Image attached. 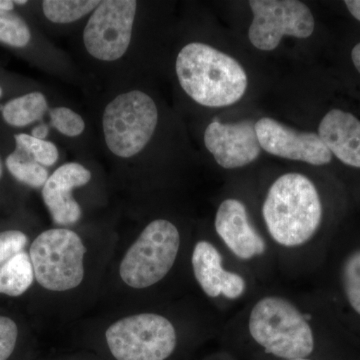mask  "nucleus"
Returning a JSON list of instances; mask_svg holds the SVG:
<instances>
[{
	"label": "nucleus",
	"instance_id": "nucleus-1",
	"mask_svg": "<svg viewBox=\"0 0 360 360\" xmlns=\"http://www.w3.org/2000/svg\"><path fill=\"white\" fill-rule=\"evenodd\" d=\"M175 70L187 96L206 108L238 103L248 89V75L238 60L200 42L180 51Z\"/></svg>",
	"mask_w": 360,
	"mask_h": 360
},
{
	"label": "nucleus",
	"instance_id": "nucleus-2",
	"mask_svg": "<svg viewBox=\"0 0 360 360\" xmlns=\"http://www.w3.org/2000/svg\"><path fill=\"white\" fill-rule=\"evenodd\" d=\"M262 215L276 243L297 248L309 243L321 227V196L314 182L304 175L283 174L270 186Z\"/></svg>",
	"mask_w": 360,
	"mask_h": 360
},
{
	"label": "nucleus",
	"instance_id": "nucleus-3",
	"mask_svg": "<svg viewBox=\"0 0 360 360\" xmlns=\"http://www.w3.org/2000/svg\"><path fill=\"white\" fill-rule=\"evenodd\" d=\"M248 329L266 354L279 359H307L314 349L309 321L292 302L279 296H266L255 303Z\"/></svg>",
	"mask_w": 360,
	"mask_h": 360
},
{
	"label": "nucleus",
	"instance_id": "nucleus-4",
	"mask_svg": "<svg viewBox=\"0 0 360 360\" xmlns=\"http://www.w3.org/2000/svg\"><path fill=\"white\" fill-rule=\"evenodd\" d=\"M85 255L86 248L77 232L68 229L41 232L30 250L35 281L53 292L75 290L84 279Z\"/></svg>",
	"mask_w": 360,
	"mask_h": 360
},
{
	"label": "nucleus",
	"instance_id": "nucleus-5",
	"mask_svg": "<svg viewBox=\"0 0 360 360\" xmlns=\"http://www.w3.org/2000/svg\"><path fill=\"white\" fill-rule=\"evenodd\" d=\"M179 248L177 227L167 219L153 220L125 252L120 265V278L134 290L155 285L174 267Z\"/></svg>",
	"mask_w": 360,
	"mask_h": 360
},
{
	"label": "nucleus",
	"instance_id": "nucleus-6",
	"mask_svg": "<svg viewBox=\"0 0 360 360\" xmlns=\"http://www.w3.org/2000/svg\"><path fill=\"white\" fill-rule=\"evenodd\" d=\"M158 122V108L148 94L139 90L120 94L104 110L106 146L120 158L139 155L150 141Z\"/></svg>",
	"mask_w": 360,
	"mask_h": 360
},
{
	"label": "nucleus",
	"instance_id": "nucleus-7",
	"mask_svg": "<svg viewBox=\"0 0 360 360\" xmlns=\"http://www.w3.org/2000/svg\"><path fill=\"white\" fill-rule=\"evenodd\" d=\"M105 340L116 360H165L177 345L172 322L153 312L129 315L113 322L106 329Z\"/></svg>",
	"mask_w": 360,
	"mask_h": 360
},
{
	"label": "nucleus",
	"instance_id": "nucleus-8",
	"mask_svg": "<svg viewBox=\"0 0 360 360\" xmlns=\"http://www.w3.org/2000/svg\"><path fill=\"white\" fill-rule=\"evenodd\" d=\"M248 4L253 13L248 39L260 51H274L283 37L307 39L314 33V15L302 2L250 0Z\"/></svg>",
	"mask_w": 360,
	"mask_h": 360
},
{
	"label": "nucleus",
	"instance_id": "nucleus-9",
	"mask_svg": "<svg viewBox=\"0 0 360 360\" xmlns=\"http://www.w3.org/2000/svg\"><path fill=\"white\" fill-rule=\"evenodd\" d=\"M136 8L134 0L101 1L84 32V46L92 58L115 61L124 56L131 41Z\"/></svg>",
	"mask_w": 360,
	"mask_h": 360
},
{
	"label": "nucleus",
	"instance_id": "nucleus-10",
	"mask_svg": "<svg viewBox=\"0 0 360 360\" xmlns=\"http://www.w3.org/2000/svg\"><path fill=\"white\" fill-rule=\"evenodd\" d=\"M255 130L262 149L270 155L312 165H326L333 160L330 151L314 132L297 131L269 117L260 118Z\"/></svg>",
	"mask_w": 360,
	"mask_h": 360
},
{
	"label": "nucleus",
	"instance_id": "nucleus-11",
	"mask_svg": "<svg viewBox=\"0 0 360 360\" xmlns=\"http://www.w3.org/2000/svg\"><path fill=\"white\" fill-rule=\"evenodd\" d=\"M205 143L215 161L226 169L250 165L262 151L255 123L250 120L236 123H210L205 129Z\"/></svg>",
	"mask_w": 360,
	"mask_h": 360
},
{
	"label": "nucleus",
	"instance_id": "nucleus-12",
	"mask_svg": "<svg viewBox=\"0 0 360 360\" xmlns=\"http://www.w3.org/2000/svg\"><path fill=\"white\" fill-rule=\"evenodd\" d=\"M91 172L77 162L61 165L42 187V198L54 224L70 226L79 221L82 208L73 198V189L86 186Z\"/></svg>",
	"mask_w": 360,
	"mask_h": 360
},
{
	"label": "nucleus",
	"instance_id": "nucleus-13",
	"mask_svg": "<svg viewBox=\"0 0 360 360\" xmlns=\"http://www.w3.org/2000/svg\"><path fill=\"white\" fill-rule=\"evenodd\" d=\"M214 226L225 245L239 259L250 260L264 255L266 250L264 239L251 225L241 201L224 200L215 215Z\"/></svg>",
	"mask_w": 360,
	"mask_h": 360
},
{
	"label": "nucleus",
	"instance_id": "nucleus-14",
	"mask_svg": "<svg viewBox=\"0 0 360 360\" xmlns=\"http://www.w3.org/2000/svg\"><path fill=\"white\" fill-rule=\"evenodd\" d=\"M191 264L196 281L208 297L224 295L229 300H236L245 293L246 283L243 277L224 269L221 255L210 241L196 243Z\"/></svg>",
	"mask_w": 360,
	"mask_h": 360
},
{
	"label": "nucleus",
	"instance_id": "nucleus-15",
	"mask_svg": "<svg viewBox=\"0 0 360 360\" xmlns=\"http://www.w3.org/2000/svg\"><path fill=\"white\" fill-rule=\"evenodd\" d=\"M319 135L331 155L348 167L360 168V120L354 115L336 108L329 111Z\"/></svg>",
	"mask_w": 360,
	"mask_h": 360
},
{
	"label": "nucleus",
	"instance_id": "nucleus-16",
	"mask_svg": "<svg viewBox=\"0 0 360 360\" xmlns=\"http://www.w3.org/2000/svg\"><path fill=\"white\" fill-rule=\"evenodd\" d=\"M34 279L30 255L21 251L0 266V295L13 297L22 295Z\"/></svg>",
	"mask_w": 360,
	"mask_h": 360
},
{
	"label": "nucleus",
	"instance_id": "nucleus-17",
	"mask_svg": "<svg viewBox=\"0 0 360 360\" xmlns=\"http://www.w3.org/2000/svg\"><path fill=\"white\" fill-rule=\"evenodd\" d=\"M49 108L41 92H32L11 99L2 108L4 120L11 127H23L41 120Z\"/></svg>",
	"mask_w": 360,
	"mask_h": 360
},
{
	"label": "nucleus",
	"instance_id": "nucleus-18",
	"mask_svg": "<svg viewBox=\"0 0 360 360\" xmlns=\"http://www.w3.org/2000/svg\"><path fill=\"white\" fill-rule=\"evenodd\" d=\"M6 167L14 179L34 188L44 187L49 177L46 168L33 160L25 149L18 146L7 158Z\"/></svg>",
	"mask_w": 360,
	"mask_h": 360
},
{
	"label": "nucleus",
	"instance_id": "nucleus-19",
	"mask_svg": "<svg viewBox=\"0 0 360 360\" xmlns=\"http://www.w3.org/2000/svg\"><path fill=\"white\" fill-rule=\"evenodd\" d=\"M340 281L348 307L360 319V246L343 258L340 264Z\"/></svg>",
	"mask_w": 360,
	"mask_h": 360
},
{
	"label": "nucleus",
	"instance_id": "nucleus-20",
	"mask_svg": "<svg viewBox=\"0 0 360 360\" xmlns=\"http://www.w3.org/2000/svg\"><path fill=\"white\" fill-rule=\"evenodd\" d=\"M96 0H45L42 9L45 18L53 23L66 25L84 18L99 6Z\"/></svg>",
	"mask_w": 360,
	"mask_h": 360
},
{
	"label": "nucleus",
	"instance_id": "nucleus-21",
	"mask_svg": "<svg viewBox=\"0 0 360 360\" xmlns=\"http://www.w3.org/2000/svg\"><path fill=\"white\" fill-rule=\"evenodd\" d=\"M32 39L30 27L18 14L0 11V42L9 46L25 47Z\"/></svg>",
	"mask_w": 360,
	"mask_h": 360
},
{
	"label": "nucleus",
	"instance_id": "nucleus-22",
	"mask_svg": "<svg viewBox=\"0 0 360 360\" xmlns=\"http://www.w3.org/2000/svg\"><path fill=\"white\" fill-rule=\"evenodd\" d=\"M16 146L25 149L33 160L44 167H52L58 160V150L56 144L44 139H35L32 135L20 134L14 136Z\"/></svg>",
	"mask_w": 360,
	"mask_h": 360
},
{
	"label": "nucleus",
	"instance_id": "nucleus-23",
	"mask_svg": "<svg viewBox=\"0 0 360 360\" xmlns=\"http://www.w3.org/2000/svg\"><path fill=\"white\" fill-rule=\"evenodd\" d=\"M51 124L66 136H78L84 131L85 123L82 116L68 108H56L49 110Z\"/></svg>",
	"mask_w": 360,
	"mask_h": 360
},
{
	"label": "nucleus",
	"instance_id": "nucleus-24",
	"mask_svg": "<svg viewBox=\"0 0 360 360\" xmlns=\"http://www.w3.org/2000/svg\"><path fill=\"white\" fill-rule=\"evenodd\" d=\"M27 236L20 231H0V264L23 251Z\"/></svg>",
	"mask_w": 360,
	"mask_h": 360
},
{
	"label": "nucleus",
	"instance_id": "nucleus-25",
	"mask_svg": "<svg viewBox=\"0 0 360 360\" xmlns=\"http://www.w3.org/2000/svg\"><path fill=\"white\" fill-rule=\"evenodd\" d=\"M18 328L7 316H0V360H8L15 349Z\"/></svg>",
	"mask_w": 360,
	"mask_h": 360
},
{
	"label": "nucleus",
	"instance_id": "nucleus-26",
	"mask_svg": "<svg viewBox=\"0 0 360 360\" xmlns=\"http://www.w3.org/2000/svg\"><path fill=\"white\" fill-rule=\"evenodd\" d=\"M345 4L352 16L360 21V0H347Z\"/></svg>",
	"mask_w": 360,
	"mask_h": 360
},
{
	"label": "nucleus",
	"instance_id": "nucleus-27",
	"mask_svg": "<svg viewBox=\"0 0 360 360\" xmlns=\"http://www.w3.org/2000/svg\"><path fill=\"white\" fill-rule=\"evenodd\" d=\"M49 134V127L44 123H41V124L39 125V127H34L32 129V136L35 137V139H44Z\"/></svg>",
	"mask_w": 360,
	"mask_h": 360
},
{
	"label": "nucleus",
	"instance_id": "nucleus-28",
	"mask_svg": "<svg viewBox=\"0 0 360 360\" xmlns=\"http://www.w3.org/2000/svg\"><path fill=\"white\" fill-rule=\"evenodd\" d=\"M352 58L355 68L360 73V42L359 44L355 45L354 49H352Z\"/></svg>",
	"mask_w": 360,
	"mask_h": 360
},
{
	"label": "nucleus",
	"instance_id": "nucleus-29",
	"mask_svg": "<svg viewBox=\"0 0 360 360\" xmlns=\"http://www.w3.org/2000/svg\"><path fill=\"white\" fill-rule=\"evenodd\" d=\"M14 8V1L11 0H0V11H13Z\"/></svg>",
	"mask_w": 360,
	"mask_h": 360
},
{
	"label": "nucleus",
	"instance_id": "nucleus-30",
	"mask_svg": "<svg viewBox=\"0 0 360 360\" xmlns=\"http://www.w3.org/2000/svg\"><path fill=\"white\" fill-rule=\"evenodd\" d=\"M26 4H27V1H25V0H23V1H21V0H16V1H14V4H20V6H25Z\"/></svg>",
	"mask_w": 360,
	"mask_h": 360
},
{
	"label": "nucleus",
	"instance_id": "nucleus-31",
	"mask_svg": "<svg viewBox=\"0 0 360 360\" xmlns=\"http://www.w3.org/2000/svg\"><path fill=\"white\" fill-rule=\"evenodd\" d=\"M2 175V167H1V161H0V177H1Z\"/></svg>",
	"mask_w": 360,
	"mask_h": 360
},
{
	"label": "nucleus",
	"instance_id": "nucleus-32",
	"mask_svg": "<svg viewBox=\"0 0 360 360\" xmlns=\"http://www.w3.org/2000/svg\"><path fill=\"white\" fill-rule=\"evenodd\" d=\"M290 360H312L309 359H290Z\"/></svg>",
	"mask_w": 360,
	"mask_h": 360
},
{
	"label": "nucleus",
	"instance_id": "nucleus-33",
	"mask_svg": "<svg viewBox=\"0 0 360 360\" xmlns=\"http://www.w3.org/2000/svg\"><path fill=\"white\" fill-rule=\"evenodd\" d=\"M2 96V89L1 87H0V97H1Z\"/></svg>",
	"mask_w": 360,
	"mask_h": 360
}]
</instances>
